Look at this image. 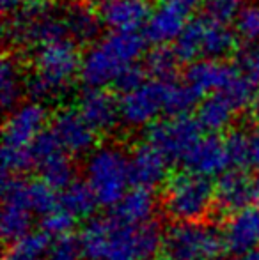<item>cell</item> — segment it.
I'll return each mask as SVG.
<instances>
[{
    "mask_svg": "<svg viewBox=\"0 0 259 260\" xmlns=\"http://www.w3.org/2000/svg\"><path fill=\"white\" fill-rule=\"evenodd\" d=\"M83 255L91 260H155L162 255L158 223L126 225L112 216L91 219L80 234Z\"/></svg>",
    "mask_w": 259,
    "mask_h": 260,
    "instance_id": "1",
    "label": "cell"
},
{
    "mask_svg": "<svg viewBox=\"0 0 259 260\" xmlns=\"http://www.w3.org/2000/svg\"><path fill=\"white\" fill-rule=\"evenodd\" d=\"M146 43L138 32H108L82 55L78 71L82 85L85 89L114 85L121 73L142 57Z\"/></svg>",
    "mask_w": 259,
    "mask_h": 260,
    "instance_id": "2",
    "label": "cell"
},
{
    "mask_svg": "<svg viewBox=\"0 0 259 260\" xmlns=\"http://www.w3.org/2000/svg\"><path fill=\"white\" fill-rule=\"evenodd\" d=\"M46 108L39 101L18 105L11 110L2 131L4 177H18L34 167L32 145L45 133Z\"/></svg>",
    "mask_w": 259,
    "mask_h": 260,
    "instance_id": "3",
    "label": "cell"
},
{
    "mask_svg": "<svg viewBox=\"0 0 259 260\" xmlns=\"http://www.w3.org/2000/svg\"><path fill=\"white\" fill-rule=\"evenodd\" d=\"M80 60L82 57L76 52L75 43L69 39H59L38 46L32 58L34 73L27 85L28 92L36 100L61 92L73 76L78 75Z\"/></svg>",
    "mask_w": 259,
    "mask_h": 260,
    "instance_id": "4",
    "label": "cell"
},
{
    "mask_svg": "<svg viewBox=\"0 0 259 260\" xmlns=\"http://www.w3.org/2000/svg\"><path fill=\"white\" fill-rule=\"evenodd\" d=\"M85 182L103 207H116L130 191V156L116 145H100L85 159Z\"/></svg>",
    "mask_w": 259,
    "mask_h": 260,
    "instance_id": "5",
    "label": "cell"
},
{
    "mask_svg": "<svg viewBox=\"0 0 259 260\" xmlns=\"http://www.w3.org/2000/svg\"><path fill=\"white\" fill-rule=\"evenodd\" d=\"M215 204V186L210 179L181 172L167 181L163 193L165 212L176 223H197Z\"/></svg>",
    "mask_w": 259,
    "mask_h": 260,
    "instance_id": "6",
    "label": "cell"
},
{
    "mask_svg": "<svg viewBox=\"0 0 259 260\" xmlns=\"http://www.w3.org/2000/svg\"><path fill=\"white\" fill-rule=\"evenodd\" d=\"M222 236L208 223H174L163 234V260H218Z\"/></svg>",
    "mask_w": 259,
    "mask_h": 260,
    "instance_id": "7",
    "label": "cell"
},
{
    "mask_svg": "<svg viewBox=\"0 0 259 260\" xmlns=\"http://www.w3.org/2000/svg\"><path fill=\"white\" fill-rule=\"evenodd\" d=\"M203 138V129L195 117H163L146 129V142L156 149L167 161H181Z\"/></svg>",
    "mask_w": 259,
    "mask_h": 260,
    "instance_id": "8",
    "label": "cell"
},
{
    "mask_svg": "<svg viewBox=\"0 0 259 260\" xmlns=\"http://www.w3.org/2000/svg\"><path fill=\"white\" fill-rule=\"evenodd\" d=\"M68 34L64 14H59L45 2L16 13L7 25V36L16 43H32L36 46L66 39Z\"/></svg>",
    "mask_w": 259,
    "mask_h": 260,
    "instance_id": "9",
    "label": "cell"
},
{
    "mask_svg": "<svg viewBox=\"0 0 259 260\" xmlns=\"http://www.w3.org/2000/svg\"><path fill=\"white\" fill-rule=\"evenodd\" d=\"M34 212L27 199V181L18 177H4L2 186V216L0 232L6 241L21 239L31 232Z\"/></svg>",
    "mask_w": 259,
    "mask_h": 260,
    "instance_id": "10",
    "label": "cell"
},
{
    "mask_svg": "<svg viewBox=\"0 0 259 260\" xmlns=\"http://www.w3.org/2000/svg\"><path fill=\"white\" fill-rule=\"evenodd\" d=\"M160 113H165L163 82L149 80L119 98V117L130 127H149L158 120Z\"/></svg>",
    "mask_w": 259,
    "mask_h": 260,
    "instance_id": "11",
    "label": "cell"
},
{
    "mask_svg": "<svg viewBox=\"0 0 259 260\" xmlns=\"http://www.w3.org/2000/svg\"><path fill=\"white\" fill-rule=\"evenodd\" d=\"M32 159L43 181L53 189H64L75 182V167L52 131H45L32 145Z\"/></svg>",
    "mask_w": 259,
    "mask_h": 260,
    "instance_id": "12",
    "label": "cell"
},
{
    "mask_svg": "<svg viewBox=\"0 0 259 260\" xmlns=\"http://www.w3.org/2000/svg\"><path fill=\"white\" fill-rule=\"evenodd\" d=\"M53 137L61 144L68 154L78 156L87 154L94 151V142H96V131L85 122L78 110L66 108L57 112V115L52 120Z\"/></svg>",
    "mask_w": 259,
    "mask_h": 260,
    "instance_id": "13",
    "label": "cell"
},
{
    "mask_svg": "<svg viewBox=\"0 0 259 260\" xmlns=\"http://www.w3.org/2000/svg\"><path fill=\"white\" fill-rule=\"evenodd\" d=\"M238 76V69L225 64V62L200 58L187 68L185 83L199 98H204L210 94H224Z\"/></svg>",
    "mask_w": 259,
    "mask_h": 260,
    "instance_id": "14",
    "label": "cell"
},
{
    "mask_svg": "<svg viewBox=\"0 0 259 260\" xmlns=\"http://www.w3.org/2000/svg\"><path fill=\"white\" fill-rule=\"evenodd\" d=\"M183 165L187 167V172L204 179H213L227 172L231 159L225 149V142L217 135H208L194 145V149L183 159Z\"/></svg>",
    "mask_w": 259,
    "mask_h": 260,
    "instance_id": "15",
    "label": "cell"
},
{
    "mask_svg": "<svg viewBox=\"0 0 259 260\" xmlns=\"http://www.w3.org/2000/svg\"><path fill=\"white\" fill-rule=\"evenodd\" d=\"M149 0H105L100 6V20L110 32H138L151 14Z\"/></svg>",
    "mask_w": 259,
    "mask_h": 260,
    "instance_id": "16",
    "label": "cell"
},
{
    "mask_svg": "<svg viewBox=\"0 0 259 260\" xmlns=\"http://www.w3.org/2000/svg\"><path fill=\"white\" fill-rule=\"evenodd\" d=\"M169 174V161L153 145L140 144L130 154V179L135 188L149 189L163 184Z\"/></svg>",
    "mask_w": 259,
    "mask_h": 260,
    "instance_id": "17",
    "label": "cell"
},
{
    "mask_svg": "<svg viewBox=\"0 0 259 260\" xmlns=\"http://www.w3.org/2000/svg\"><path fill=\"white\" fill-rule=\"evenodd\" d=\"M76 110L96 133H107L121 120L119 100L105 89H85L80 94Z\"/></svg>",
    "mask_w": 259,
    "mask_h": 260,
    "instance_id": "18",
    "label": "cell"
},
{
    "mask_svg": "<svg viewBox=\"0 0 259 260\" xmlns=\"http://www.w3.org/2000/svg\"><path fill=\"white\" fill-rule=\"evenodd\" d=\"M222 239L235 255L259 251V206H249L233 214L225 223Z\"/></svg>",
    "mask_w": 259,
    "mask_h": 260,
    "instance_id": "19",
    "label": "cell"
},
{
    "mask_svg": "<svg viewBox=\"0 0 259 260\" xmlns=\"http://www.w3.org/2000/svg\"><path fill=\"white\" fill-rule=\"evenodd\" d=\"M187 23V11L163 0L149 14L144 25V38L155 46H167L180 38Z\"/></svg>",
    "mask_w": 259,
    "mask_h": 260,
    "instance_id": "20",
    "label": "cell"
},
{
    "mask_svg": "<svg viewBox=\"0 0 259 260\" xmlns=\"http://www.w3.org/2000/svg\"><path fill=\"white\" fill-rule=\"evenodd\" d=\"M254 199V181L242 170H227L215 184V204L225 214H236Z\"/></svg>",
    "mask_w": 259,
    "mask_h": 260,
    "instance_id": "21",
    "label": "cell"
},
{
    "mask_svg": "<svg viewBox=\"0 0 259 260\" xmlns=\"http://www.w3.org/2000/svg\"><path fill=\"white\" fill-rule=\"evenodd\" d=\"M112 209H114L112 218L118 221L126 223V225H146V223L153 221L156 200L149 189L133 188Z\"/></svg>",
    "mask_w": 259,
    "mask_h": 260,
    "instance_id": "22",
    "label": "cell"
},
{
    "mask_svg": "<svg viewBox=\"0 0 259 260\" xmlns=\"http://www.w3.org/2000/svg\"><path fill=\"white\" fill-rule=\"evenodd\" d=\"M236 110L222 94H210L199 101L195 110V120L199 122L200 129L211 135L227 129L233 122Z\"/></svg>",
    "mask_w": 259,
    "mask_h": 260,
    "instance_id": "23",
    "label": "cell"
},
{
    "mask_svg": "<svg viewBox=\"0 0 259 260\" xmlns=\"http://www.w3.org/2000/svg\"><path fill=\"white\" fill-rule=\"evenodd\" d=\"M236 46V32L227 27V23L208 20L204 25L203 57L211 60H220L227 57Z\"/></svg>",
    "mask_w": 259,
    "mask_h": 260,
    "instance_id": "24",
    "label": "cell"
},
{
    "mask_svg": "<svg viewBox=\"0 0 259 260\" xmlns=\"http://www.w3.org/2000/svg\"><path fill=\"white\" fill-rule=\"evenodd\" d=\"M204 25H206V18L190 20L180 34V38L172 43V50L180 62L190 66L200 60V57H203Z\"/></svg>",
    "mask_w": 259,
    "mask_h": 260,
    "instance_id": "25",
    "label": "cell"
},
{
    "mask_svg": "<svg viewBox=\"0 0 259 260\" xmlns=\"http://www.w3.org/2000/svg\"><path fill=\"white\" fill-rule=\"evenodd\" d=\"M61 206L75 218H89L100 204L85 181H75L63 191Z\"/></svg>",
    "mask_w": 259,
    "mask_h": 260,
    "instance_id": "26",
    "label": "cell"
},
{
    "mask_svg": "<svg viewBox=\"0 0 259 260\" xmlns=\"http://www.w3.org/2000/svg\"><path fill=\"white\" fill-rule=\"evenodd\" d=\"M66 28L75 41H91L100 32V14L93 13L85 6H75L64 14Z\"/></svg>",
    "mask_w": 259,
    "mask_h": 260,
    "instance_id": "27",
    "label": "cell"
},
{
    "mask_svg": "<svg viewBox=\"0 0 259 260\" xmlns=\"http://www.w3.org/2000/svg\"><path fill=\"white\" fill-rule=\"evenodd\" d=\"M50 244V236L45 232H28L21 239L11 243L4 260H41L48 255Z\"/></svg>",
    "mask_w": 259,
    "mask_h": 260,
    "instance_id": "28",
    "label": "cell"
},
{
    "mask_svg": "<svg viewBox=\"0 0 259 260\" xmlns=\"http://www.w3.org/2000/svg\"><path fill=\"white\" fill-rule=\"evenodd\" d=\"M176 53L169 46H155L149 50L144 58V71L153 76L156 82H172L178 71Z\"/></svg>",
    "mask_w": 259,
    "mask_h": 260,
    "instance_id": "29",
    "label": "cell"
},
{
    "mask_svg": "<svg viewBox=\"0 0 259 260\" xmlns=\"http://www.w3.org/2000/svg\"><path fill=\"white\" fill-rule=\"evenodd\" d=\"M163 100H165V113L167 117L187 115L190 108H194L199 101V96L181 82H163Z\"/></svg>",
    "mask_w": 259,
    "mask_h": 260,
    "instance_id": "30",
    "label": "cell"
},
{
    "mask_svg": "<svg viewBox=\"0 0 259 260\" xmlns=\"http://www.w3.org/2000/svg\"><path fill=\"white\" fill-rule=\"evenodd\" d=\"M27 199L31 204V209L34 214L46 216L52 212L53 209L61 206L59 197H57V189H53L45 181H27Z\"/></svg>",
    "mask_w": 259,
    "mask_h": 260,
    "instance_id": "31",
    "label": "cell"
},
{
    "mask_svg": "<svg viewBox=\"0 0 259 260\" xmlns=\"http://www.w3.org/2000/svg\"><path fill=\"white\" fill-rule=\"evenodd\" d=\"M21 82L16 66L11 60H4L0 66V101L6 110H14L20 100Z\"/></svg>",
    "mask_w": 259,
    "mask_h": 260,
    "instance_id": "32",
    "label": "cell"
},
{
    "mask_svg": "<svg viewBox=\"0 0 259 260\" xmlns=\"http://www.w3.org/2000/svg\"><path fill=\"white\" fill-rule=\"evenodd\" d=\"M235 30L247 45L259 41V4L257 2L245 4L242 7L238 16L235 18Z\"/></svg>",
    "mask_w": 259,
    "mask_h": 260,
    "instance_id": "33",
    "label": "cell"
},
{
    "mask_svg": "<svg viewBox=\"0 0 259 260\" xmlns=\"http://www.w3.org/2000/svg\"><path fill=\"white\" fill-rule=\"evenodd\" d=\"M75 216L69 211H66L63 206H59L57 209H53L52 212H48L46 216H43L41 219V226L43 232L50 237H66L71 236V230L75 226Z\"/></svg>",
    "mask_w": 259,
    "mask_h": 260,
    "instance_id": "34",
    "label": "cell"
},
{
    "mask_svg": "<svg viewBox=\"0 0 259 260\" xmlns=\"http://www.w3.org/2000/svg\"><path fill=\"white\" fill-rule=\"evenodd\" d=\"M236 69L250 82L254 87H259V41L249 43L236 53Z\"/></svg>",
    "mask_w": 259,
    "mask_h": 260,
    "instance_id": "35",
    "label": "cell"
},
{
    "mask_svg": "<svg viewBox=\"0 0 259 260\" xmlns=\"http://www.w3.org/2000/svg\"><path fill=\"white\" fill-rule=\"evenodd\" d=\"M231 165L247 167L249 165V149H250V133L243 129H235L224 138Z\"/></svg>",
    "mask_w": 259,
    "mask_h": 260,
    "instance_id": "36",
    "label": "cell"
},
{
    "mask_svg": "<svg viewBox=\"0 0 259 260\" xmlns=\"http://www.w3.org/2000/svg\"><path fill=\"white\" fill-rule=\"evenodd\" d=\"M243 6V0H204L206 18L218 23H229L235 20Z\"/></svg>",
    "mask_w": 259,
    "mask_h": 260,
    "instance_id": "37",
    "label": "cell"
},
{
    "mask_svg": "<svg viewBox=\"0 0 259 260\" xmlns=\"http://www.w3.org/2000/svg\"><path fill=\"white\" fill-rule=\"evenodd\" d=\"M83 255L80 237L66 236L55 239L50 244L46 260H80Z\"/></svg>",
    "mask_w": 259,
    "mask_h": 260,
    "instance_id": "38",
    "label": "cell"
},
{
    "mask_svg": "<svg viewBox=\"0 0 259 260\" xmlns=\"http://www.w3.org/2000/svg\"><path fill=\"white\" fill-rule=\"evenodd\" d=\"M144 75H146L144 69L138 68V66L135 64V66H131V68L125 69V71L121 73V76H119V78L116 80L114 87H116V89H118L121 94L131 92V90L138 89V87H140L142 83H146Z\"/></svg>",
    "mask_w": 259,
    "mask_h": 260,
    "instance_id": "39",
    "label": "cell"
},
{
    "mask_svg": "<svg viewBox=\"0 0 259 260\" xmlns=\"http://www.w3.org/2000/svg\"><path fill=\"white\" fill-rule=\"evenodd\" d=\"M43 0H0L2 4V9L6 13H20V11L27 9V7L38 6Z\"/></svg>",
    "mask_w": 259,
    "mask_h": 260,
    "instance_id": "40",
    "label": "cell"
},
{
    "mask_svg": "<svg viewBox=\"0 0 259 260\" xmlns=\"http://www.w3.org/2000/svg\"><path fill=\"white\" fill-rule=\"evenodd\" d=\"M249 167H254L256 170H259V129L250 133Z\"/></svg>",
    "mask_w": 259,
    "mask_h": 260,
    "instance_id": "41",
    "label": "cell"
},
{
    "mask_svg": "<svg viewBox=\"0 0 259 260\" xmlns=\"http://www.w3.org/2000/svg\"><path fill=\"white\" fill-rule=\"evenodd\" d=\"M165 2H170L174 4V6L181 7V9H185L188 13V11L195 9L199 4H204V0H165Z\"/></svg>",
    "mask_w": 259,
    "mask_h": 260,
    "instance_id": "42",
    "label": "cell"
},
{
    "mask_svg": "<svg viewBox=\"0 0 259 260\" xmlns=\"http://www.w3.org/2000/svg\"><path fill=\"white\" fill-rule=\"evenodd\" d=\"M250 113H252L254 122L259 126V90H256V96H254L252 105H250Z\"/></svg>",
    "mask_w": 259,
    "mask_h": 260,
    "instance_id": "43",
    "label": "cell"
},
{
    "mask_svg": "<svg viewBox=\"0 0 259 260\" xmlns=\"http://www.w3.org/2000/svg\"><path fill=\"white\" fill-rule=\"evenodd\" d=\"M231 260H259V251H250V253L235 255Z\"/></svg>",
    "mask_w": 259,
    "mask_h": 260,
    "instance_id": "44",
    "label": "cell"
},
{
    "mask_svg": "<svg viewBox=\"0 0 259 260\" xmlns=\"http://www.w3.org/2000/svg\"><path fill=\"white\" fill-rule=\"evenodd\" d=\"M254 200H256L257 206H259V175H257L256 181H254Z\"/></svg>",
    "mask_w": 259,
    "mask_h": 260,
    "instance_id": "45",
    "label": "cell"
},
{
    "mask_svg": "<svg viewBox=\"0 0 259 260\" xmlns=\"http://www.w3.org/2000/svg\"><path fill=\"white\" fill-rule=\"evenodd\" d=\"M103 2H105V0H103Z\"/></svg>",
    "mask_w": 259,
    "mask_h": 260,
    "instance_id": "46",
    "label": "cell"
}]
</instances>
